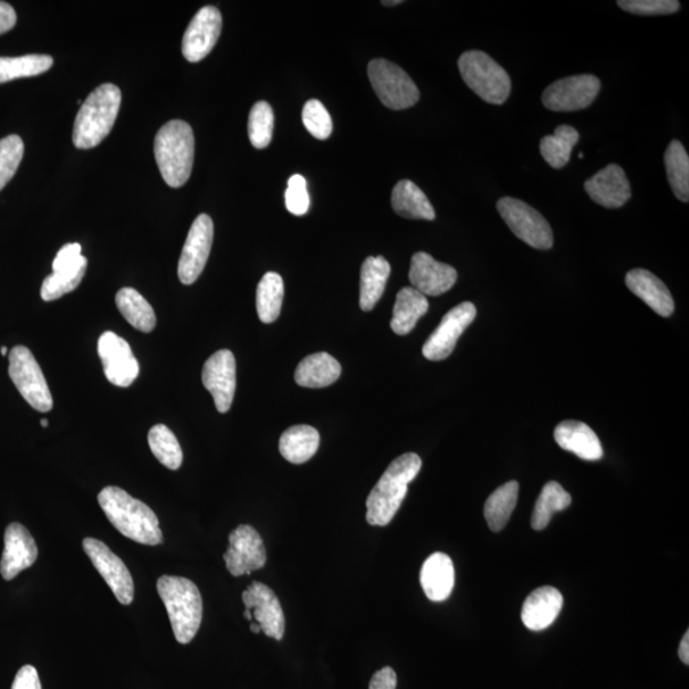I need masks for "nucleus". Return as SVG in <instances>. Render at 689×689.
I'll list each match as a JSON object with an SVG mask.
<instances>
[{"label": "nucleus", "instance_id": "nucleus-1", "mask_svg": "<svg viewBox=\"0 0 689 689\" xmlns=\"http://www.w3.org/2000/svg\"><path fill=\"white\" fill-rule=\"evenodd\" d=\"M97 501L107 520L131 541L145 545L163 544L159 519L144 502L118 487L104 488Z\"/></svg>", "mask_w": 689, "mask_h": 689}, {"label": "nucleus", "instance_id": "nucleus-2", "mask_svg": "<svg viewBox=\"0 0 689 689\" xmlns=\"http://www.w3.org/2000/svg\"><path fill=\"white\" fill-rule=\"evenodd\" d=\"M421 459L405 453L389 464L367 500V521L372 526H387L400 510L408 487L418 477Z\"/></svg>", "mask_w": 689, "mask_h": 689}, {"label": "nucleus", "instance_id": "nucleus-3", "mask_svg": "<svg viewBox=\"0 0 689 689\" xmlns=\"http://www.w3.org/2000/svg\"><path fill=\"white\" fill-rule=\"evenodd\" d=\"M155 157L161 176L171 188L186 185L195 161V135L185 121H170L157 132Z\"/></svg>", "mask_w": 689, "mask_h": 689}, {"label": "nucleus", "instance_id": "nucleus-4", "mask_svg": "<svg viewBox=\"0 0 689 689\" xmlns=\"http://www.w3.org/2000/svg\"><path fill=\"white\" fill-rule=\"evenodd\" d=\"M122 93L113 83H104L88 95L74 121L73 144L94 148L109 135L119 114Z\"/></svg>", "mask_w": 689, "mask_h": 689}, {"label": "nucleus", "instance_id": "nucleus-5", "mask_svg": "<svg viewBox=\"0 0 689 689\" xmlns=\"http://www.w3.org/2000/svg\"><path fill=\"white\" fill-rule=\"evenodd\" d=\"M157 592L168 610L177 641L192 643L203 614L202 596L196 584L185 577L163 576L157 580Z\"/></svg>", "mask_w": 689, "mask_h": 689}, {"label": "nucleus", "instance_id": "nucleus-6", "mask_svg": "<svg viewBox=\"0 0 689 689\" xmlns=\"http://www.w3.org/2000/svg\"><path fill=\"white\" fill-rule=\"evenodd\" d=\"M459 70L464 83L484 102L502 105L509 98L512 88L509 73L488 54L480 50L463 53Z\"/></svg>", "mask_w": 689, "mask_h": 689}, {"label": "nucleus", "instance_id": "nucleus-7", "mask_svg": "<svg viewBox=\"0 0 689 689\" xmlns=\"http://www.w3.org/2000/svg\"><path fill=\"white\" fill-rule=\"evenodd\" d=\"M368 76L380 103L388 109L405 111L419 102V88L400 66L375 60L368 65Z\"/></svg>", "mask_w": 689, "mask_h": 689}, {"label": "nucleus", "instance_id": "nucleus-8", "mask_svg": "<svg viewBox=\"0 0 689 689\" xmlns=\"http://www.w3.org/2000/svg\"><path fill=\"white\" fill-rule=\"evenodd\" d=\"M8 373L15 388L33 409L41 413L53 409V397L44 373L27 346L12 348Z\"/></svg>", "mask_w": 689, "mask_h": 689}, {"label": "nucleus", "instance_id": "nucleus-9", "mask_svg": "<svg viewBox=\"0 0 689 689\" xmlns=\"http://www.w3.org/2000/svg\"><path fill=\"white\" fill-rule=\"evenodd\" d=\"M497 210L522 242L542 251L553 247L554 238L550 222L533 207L520 199L503 197L498 201Z\"/></svg>", "mask_w": 689, "mask_h": 689}, {"label": "nucleus", "instance_id": "nucleus-10", "mask_svg": "<svg viewBox=\"0 0 689 689\" xmlns=\"http://www.w3.org/2000/svg\"><path fill=\"white\" fill-rule=\"evenodd\" d=\"M601 88V80L593 74L562 79L545 88L543 104L552 112L583 111L595 102Z\"/></svg>", "mask_w": 689, "mask_h": 689}, {"label": "nucleus", "instance_id": "nucleus-11", "mask_svg": "<svg viewBox=\"0 0 689 689\" xmlns=\"http://www.w3.org/2000/svg\"><path fill=\"white\" fill-rule=\"evenodd\" d=\"M83 550L107 586L112 588L116 599L123 605H131L135 599V584L126 564L97 539L86 537L83 541Z\"/></svg>", "mask_w": 689, "mask_h": 689}, {"label": "nucleus", "instance_id": "nucleus-12", "mask_svg": "<svg viewBox=\"0 0 689 689\" xmlns=\"http://www.w3.org/2000/svg\"><path fill=\"white\" fill-rule=\"evenodd\" d=\"M213 240V222L209 215L202 213L190 227L185 247H182L178 276L181 284L192 285L205 270L209 260Z\"/></svg>", "mask_w": 689, "mask_h": 689}, {"label": "nucleus", "instance_id": "nucleus-13", "mask_svg": "<svg viewBox=\"0 0 689 689\" xmlns=\"http://www.w3.org/2000/svg\"><path fill=\"white\" fill-rule=\"evenodd\" d=\"M97 352L105 377L114 386L126 388L138 378L139 364L126 340L106 331L98 338Z\"/></svg>", "mask_w": 689, "mask_h": 689}, {"label": "nucleus", "instance_id": "nucleus-14", "mask_svg": "<svg viewBox=\"0 0 689 689\" xmlns=\"http://www.w3.org/2000/svg\"><path fill=\"white\" fill-rule=\"evenodd\" d=\"M477 317L476 305L470 302L455 306L442 319L439 326L422 346V355L428 361H445L450 356L459 338Z\"/></svg>", "mask_w": 689, "mask_h": 689}, {"label": "nucleus", "instance_id": "nucleus-15", "mask_svg": "<svg viewBox=\"0 0 689 689\" xmlns=\"http://www.w3.org/2000/svg\"><path fill=\"white\" fill-rule=\"evenodd\" d=\"M227 568L234 577L252 574L265 566L268 555L262 537L249 525H240L229 535V547L226 554Z\"/></svg>", "mask_w": 689, "mask_h": 689}, {"label": "nucleus", "instance_id": "nucleus-16", "mask_svg": "<svg viewBox=\"0 0 689 689\" xmlns=\"http://www.w3.org/2000/svg\"><path fill=\"white\" fill-rule=\"evenodd\" d=\"M222 15L218 8L206 6L199 10L182 36L181 53L190 63L205 60L220 38Z\"/></svg>", "mask_w": 689, "mask_h": 689}, {"label": "nucleus", "instance_id": "nucleus-17", "mask_svg": "<svg viewBox=\"0 0 689 689\" xmlns=\"http://www.w3.org/2000/svg\"><path fill=\"white\" fill-rule=\"evenodd\" d=\"M202 382L213 397L216 409L226 414L234 400L237 388V362L230 351L215 353L205 363Z\"/></svg>", "mask_w": 689, "mask_h": 689}, {"label": "nucleus", "instance_id": "nucleus-18", "mask_svg": "<svg viewBox=\"0 0 689 689\" xmlns=\"http://www.w3.org/2000/svg\"><path fill=\"white\" fill-rule=\"evenodd\" d=\"M242 599L246 609L252 612L253 618L260 625L261 633L278 641L282 640L285 635V616L276 594L268 585L253 581L246 588Z\"/></svg>", "mask_w": 689, "mask_h": 689}, {"label": "nucleus", "instance_id": "nucleus-19", "mask_svg": "<svg viewBox=\"0 0 689 689\" xmlns=\"http://www.w3.org/2000/svg\"><path fill=\"white\" fill-rule=\"evenodd\" d=\"M409 279L413 288L421 294L438 296L452 289L458 281V271L426 252H418L413 255Z\"/></svg>", "mask_w": 689, "mask_h": 689}, {"label": "nucleus", "instance_id": "nucleus-20", "mask_svg": "<svg viewBox=\"0 0 689 689\" xmlns=\"http://www.w3.org/2000/svg\"><path fill=\"white\" fill-rule=\"evenodd\" d=\"M38 545L29 530L13 522L4 534V551L0 561V574L6 581L13 580L30 568L38 560Z\"/></svg>", "mask_w": 689, "mask_h": 689}, {"label": "nucleus", "instance_id": "nucleus-21", "mask_svg": "<svg viewBox=\"0 0 689 689\" xmlns=\"http://www.w3.org/2000/svg\"><path fill=\"white\" fill-rule=\"evenodd\" d=\"M585 189L595 203L607 209H619L633 195L625 170L616 164L608 165L586 180Z\"/></svg>", "mask_w": 689, "mask_h": 689}, {"label": "nucleus", "instance_id": "nucleus-22", "mask_svg": "<svg viewBox=\"0 0 689 689\" xmlns=\"http://www.w3.org/2000/svg\"><path fill=\"white\" fill-rule=\"evenodd\" d=\"M554 439L562 450L575 453L580 459L597 461L603 458L601 439L585 422L562 421L554 430Z\"/></svg>", "mask_w": 689, "mask_h": 689}, {"label": "nucleus", "instance_id": "nucleus-23", "mask_svg": "<svg viewBox=\"0 0 689 689\" xmlns=\"http://www.w3.org/2000/svg\"><path fill=\"white\" fill-rule=\"evenodd\" d=\"M626 285L661 317H670L674 314V296L667 285L650 271L644 269L629 271L626 275Z\"/></svg>", "mask_w": 689, "mask_h": 689}, {"label": "nucleus", "instance_id": "nucleus-24", "mask_svg": "<svg viewBox=\"0 0 689 689\" xmlns=\"http://www.w3.org/2000/svg\"><path fill=\"white\" fill-rule=\"evenodd\" d=\"M563 608V596L557 588L539 587L528 596L521 619L531 630H543L554 624Z\"/></svg>", "mask_w": 689, "mask_h": 689}, {"label": "nucleus", "instance_id": "nucleus-25", "mask_svg": "<svg viewBox=\"0 0 689 689\" xmlns=\"http://www.w3.org/2000/svg\"><path fill=\"white\" fill-rule=\"evenodd\" d=\"M420 584L431 602H445L451 596L455 586V568L445 553H435L422 564Z\"/></svg>", "mask_w": 689, "mask_h": 689}, {"label": "nucleus", "instance_id": "nucleus-26", "mask_svg": "<svg viewBox=\"0 0 689 689\" xmlns=\"http://www.w3.org/2000/svg\"><path fill=\"white\" fill-rule=\"evenodd\" d=\"M342 375V365L327 353H317L306 356L297 365L295 380L299 386L306 388L328 387Z\"/></svg>", "mask_w": 689, "mask_h": 689}, {"label": "nucleus", "instance_id": "nucleus-27", "mask_svg": "<svg viewBox=\"0 0 689 689\" xmlns=\"http://www.w3.org/2000/svg\"><path fill=\"white\" fill-rule=\"evenodd\" d=\"M393 207L397 215L406 219L435 220L436 211L428 197L411 180L398 181L393 190Z\"/></svg>", "mask_w": 689, "mask_h": 689}, {"label": "nucleus", "instance_id": "nucleus-28", "mask_svg": "<svg viewBox=\"0 0 689 689\" xmlns=\"http://www.w3.org/2000/svg\"><path fill=\"white\" fill-rule=\"evenodd\" d=\"M392 273V265L385 257H368L362 265L361 272V309L369 312L375 309L385 293L387 280Z\"/></svg>", "mask_w": 689, "mask_h": 689}, {"label": "nucleus", "instance_id": "nucleus-29", "mask_svg": "<svg viewBox=\"0 0 689 689\" xmlns=\"http://www.w3.org/2000/svg\"><path fill=\"white\" fill-rule=\"evenodd\" d=\"M428 310L429 302L425 294H421L414 288L401 289L397 294L394 306L393 331L400 336L410 334Z\"/></svg>", "mask_w": 689, "mask_h": 689}, {"label": "nucleus", "instance_id": "nucleus-30", "mask_svg": "<svg viewBox=\"0 0 689 689\" xmlns=\"http://www.w3.org/2000/svg\"><path fill=\"white\" fill-rule=\"evenodd\" d=\"M320 441L317 429L311 426H294L282 434L280 453L289 462L301 464L317 453Z\"/></svg>", "mask_w": 689, "mask_h": 689}, {"label": "nucleus", "instance_id": "nucleus-31", "mask_svg": "<svg viewBox=\"0 0 689 689\" xmlns=\"http://www.w3.org/2000/svg\"><path fill=\"white\" fill-rule=\"evenodd\" d=\"M116 306L131 326L148 334L156 326V315L152 304L137 290L123 288L116 293Z\"/></svg>", "mask_w": 689, "mask_h": 689}, {"label": "nucleus", "instance_id": "nucleus-32", "mask_svg": "<svg viewBox=\"0 0 689 689\" xmlns=\"http://www.w3.org/2000/svg\"><path fill=\"white\" fill-rule=\"evenodd\" d=\"M519 489L518 481H509L489 495L486 502L484 516L489 529L494 533L508 525L511 514L516 508Z\"/></svg>", "mask_w": 689, "mask_h": 689}, {"label": "nucleus", "instance_id": "nucleus-33", "mask_svg": "<svg viewBox=\"0 0 689 689\" xmlns=\"http://www.w3.org/2000/svg\"><path fill=\"white\" fill-rule=\"evenodd\" d=\"M572 497L564 491L557 481H550L545 484L541 495H539L533 516H531V526L534 530H544L552 521L555 513L570 508Z\"/></svg>", "mask_w": 689, "mask_h": 689}, {"label": "nucleus", "instance_id": "nucleus-34", "mask_svg": "<svg viewBox=\"0 0 689 689\" xmlns=\"http://www.w3.org/2000/svg\"><path fill=\"white\" fill-rule=\"evenodd\" d=\"M284 301V280L276 272H268L257 288V312L263 323H273L281 313Z\"/></svg>", "mask_w": 689, "mask_h": 689}, {"label": "nucleus", "instance_id": "nucleus-35", "mask_svg": "<svg viewBox=\"0 0 689 689\" xmlns=\"http://www.w3.org/2000/svg\"><path fill=\"white\" fill-rule=\"evenodd\" d=\"M580 133L571 126L555 128L554 135L541 140V154L554 169H562L571 159L572 149L577 145Z\"/></svg>", "mask_w": 689, "mask_h": 689}, {"label": "nucleus", "instance_id": "nucleus-36", "mask_svg": "<svg viewBox=\"0 0 689 689\" xmlns=\"http://www.w3.org/2000/svg\"><path fill=\"white\" fill-rule=\"evenodd\" d=\"M664 161H666L671 190L679 201L687 203L689 198V157L685 146L677 139L671 140L666 156H664Z\"/></svg>", "mask_w": 689, "mask_h": 689}, {"label": "nucleus", "instance_id": "nucleus-37", "mask_svg": "<svg viewBox=\"0 0 689 689\" xmlns=\"http://www.w3.org/2000/svg\"><path fill=\"white\" fill-rule=\"evenodd\" d=\"M87 259L81 255L77 263L60 271H54L52 275H49L41 286V297L45 302H53L56 299L62 297L65 294L73 292L81 284L87 270Z\"/></svg>", "mask_w": 689, "mask_h": 689}, {"label": "nucleus", "instance_id": "nucleus-38", "mask_svg": "<svg viewBox=\"0 0 689 689\" xmlns=\"http://www.w3.org/2000/svg\"><path fill=\"white\" fill-rule=\"evenodd\" d=\"M53 63L52 56L40 54L0 58V83L39 76L52 69Z\"/></svg>", "mask_w": 689, "mask_h": 689}, {"label": "nucleus", "instance_id": "nucleus-39", "mask_svg": "<svg viewBox=\"0 0 689 689\" xmlns=\"http://www.w3.org/2000/svg\"><path fill=\"white\" fill-rule=\"evenodd\" d=\"M148 445L157 460L165 468L178 470L182 462V451L176 435L164 426L157 425L148 431Z\"/></svg>", "mask_w": 689, "mask_h": 689}, {"label": "nucleus", "instance_id": "nucleus-40", "mask_svg": "<svg viewBox=\"0 0 689 689\" xmlns=\"http://www.w3.org/2000/svg\"><path fill=\"white\" fill-rule=\"evenodd\" d=\"M273 124L275 118L270 104L265 102L254 104L248 121V135L253 147L262 149L271 144Z\"/></svg>", "mask_w": 689, "mask_h": 689}, {"label": "nucleus", "instance_id": "nucleus-41", "mask_svg": "<svg viewBox=\"0 0 689 689\" xmlns=\"http://www.w3.org/2000/svg\"><path fill=\"white\" fill-rule=\"evenodd\" d=\"M23 153L24 145L20 136L12 135L0 139V190L14 177Z\"/></svg>", "mask_w": 689, "mask_h": 689}, {"label": "nucleus", "instance_id": "nucleus-42", "mask_svg": "<svg viewBox=\"0 0 689 689\" xmlns=\"http://www.w3.org/2000/svg\"><path fill=\"white\" fill-rule=\"evenodd\" d=\"M303 123L314 138L327 139L332 133V119L325 105L310 100L303 107Z\"/></svg>", "mask_w": 689, "mask_h": 689}, {"label": "nucleus", "instance_id": "nucleus-43", "mask_svg": "<svg viewBox=\"0 0 689 689\" xmlns=\"http://www.w3.org/2000/svg\"><path fill=\"white\" fill-rule=\"evenodd\" d=\"M622 10L638 15L670 14L679 11L677 0H619Z\"/></svg>", "mask_w": 689, "mask_h": 689}, {"label": "nucleus", "instance_id": "nucleus-44", "mask_svg": "<svg viewBox=\"0 0 689 689\" xmlns=\"http://www.w3.org/2000/svg\"><path fill=\"white\" fill-rule=\"evenodd\" d=\"M286 209L295 216H303L310 210L311 199L306 190V180L302 176L289 179L285 192Z\"/></svg>", "mask_w": 689, "mask_h": 689}, {"label": "nucleus", "instance_id": "nucleus-45", "mask_svg": "<svg viewBox=\"0 0 689 689\" xmlns=\"http://www.w3.org/2000/svg\"><path fill=\"white\" fill-rule=\"evenodd\" d=\"M81 251L82 248L79 243L64 246L55 257L53 262V272L71 268V265L77 263L82 255Z\"/></svg>", "mask_w": 689, "mask_h": 689}, {"label": "nucleus", "instance_id": "nucleus-46", "mask_svg": "<svg viewBox=\"0 0 689 689\" xmlns=\"http://www.w3.org/2000/svg\"><path fill=\"white\" fill-rule=\"evenodd\" d=\"M12 689H43L38 670L32 666L22 667L13 680Z\"/></svg>", "mask_w": 689, "mask_h": 689}, {"label": "nucleus", "instance_id": "nucleus-47", "mask_svg": "<svg viewBox=\"0 0 689 689\" xmlns=\"http://www.w3.org/2000/svg\"><path fill=\"white\" fill-rule=\"evenodd\" d=\"M397 676L392 667H385L376 671L372 677L369 689H396Z\"/></svg>", "mask_w": 689, "mask_h": 689}, {"label": "nucleus", "instance_id": "nucleus-48", "mask_svg": "<svg viewBox=\"0 0 689 689\" xmlns=\"http://www.w3.org/2000/svg\"><path fill=\"white\" fill-rule=\"evenodd\" d=\"M17 14L11 4L0 2V35L15 27Z\"/></svg>", "mask_w": 689, "mask_h": 689}, {"label": "nucleus", "instance_id": "nucleus-49", "mask_svg": "<svg viewBox=\"0 0 689 689\" xmlns=\"http://www.w3.org/2000/svg\"><path fill=\"white\" fill-rule=\"evenodd\" d=\"M679 658L682 660L686 666H689V633L685 634L682 641L679 645Z\"/></svg>", "mask_w": 689, "mask_h": 689}, {"label": "nucleus", "instance_id": "nucleus-50", "mask_svg": "<svg viewBox=\"0 0 689 689\" xmlns=\"http://www.w3.org/2000/svg\"><path fill=\"white\" fill-rule=\"evenodd\" d=\"M251 630H252L253 634H260L261 633V627H260L259 624H257V622H252Z\"/></svg>", "mask_w": 689, "mask_h": 689}, {"label": "nucleus", "instance_id": "nucleus-51", "mask_svg": "<svg viewBox=\"0 0 689 689\" xmlns=\"http://www.w3.org/2000/svg\"><path fill=\"white\" fill-rule=\"evenodd\" d=\"M244 617H246L248 620H253L252 612H251V610H249V609H246V610H244Z\"/></svg>", "mask_w": 689, "mask_h": 689}, {"label": "nucleus", "instance_id": "nucleus-52", "mask_svg": "<svg viewBox=\"0 0 689 689\" xmlns=\"http://www.w3.org/2000/svg\"><path fill=\"white\" fill-rule=\"evenodd\" d=\"M401 0H394V2H382V4L385 6H397V4H401Z\"/></svg>", "mask_w": 689, "mask_h": 689}, {"label": "nucleus", "instance_id": "nucleus-53", "mask_svg": "<svg viewBox=\"0 0 689 689\" xmlns=\"http://www.w3.org/2000/svg\"><path fill=\"white\" fill-rule=\"evenodd\" d=\"M40 422H41V427H43V428H48V426H49V421H48L46 419H41V421H40Z\"/></svg>", "mask_w": 689, "mask_h": 689}, {"label": "nucleus", "instance_id": "nucleus-54", "mask_svg": "<svg viewBox=\"0 0 689 689\" xmlns=\"http://www.w3.org/2000/svg\"><path fill=\"white\" fill-rule=\"evenodd\" d=\"M0 353H2V356H6L8 354V348L6 346L0 347Z\"/></svg>", "mask_w": 689, "mask_h": 689}, {"label": "nucleus", "instance_id": "nucleus-55", "mask_svg": "<svg viewBox=\"0 0 689 689\" xmlns=\"http://www.w3.org/2000/svg\"><path fill=\"white\" fill-rule=\"evenodd\" d=\"M578 157H580V159H583L584 154H583V153H580V154H578Z\"/></svg>", "mask_w": 689, "mask_h": 689}]
</instances>
